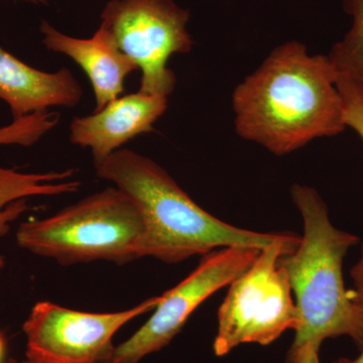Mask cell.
I'll use <instances>...</instances> for the list:
<instances>
[{
    "label": "cell",
    "mask_w": 363,
    "mask_h": 363,
    "mask_svg": "<svg viewBox=\"0 0 363 363\" xmlns=\"http://www.w3.org/2000/svg\"><path fill=\"white\" fill-rule=\"evenodd\" d=\"M338 71L298 40L274 48L233 94L234 128L276 156L345 130Z\"/></svg>",
    "instance_id": "6da1fadb"
},
{
    "label": "cell",
    "mask_w": 363,
    "mask_h": 363,
    "mask_svg": "<svg viewBox=\"0 0 363 363\" xmlns=\"http://www.w3.org/2000/svg\"><path fill=\"white\" fill-rule=\"evenodd\" d=\"M100 179L135 202L143 221L138 259L178 264L219 248H264L286 233H262L220 220L200 207L162 167L130 149L94 162Z\"/></svg>",
    "instance_id": "7a4b0ae2"
},
{
    "label": "cell",
    "mask_w": 363,
    "mask_h": 363,
    "mask_svg": "<svg viewBox=\"0 0 363 363\" xmlns=\"http://www.w3.org/2000/svg\"><path fill=\"white\" fill-rule=\"evenodd\" d=\"M291 197L302 215L304 233L297 250L279 259L290 279L300 315L293 345L347 336L363 346V314L343 279V260L359 238L333 225L328 207L310 186L296 184Z\"/></svg>",
    "instance_id": "3957f363"
},
{
    "label": "cell",
    "mask_w": 363,
    "mask_h": 363,
    "mask_svg": "<svg viewBox=\"0 0 363 363\" xmlns=\"http://www.w3.org/2000/svg\"><path fill=\"white\" fill-rule=\"evenodd\" d=\"M143 221L135 202L118 188L107 187L52 216L23 222L18 247L62 266L104 262L124 266L138 259Z\"/></svg>",
    "instance_id": "277c9868"
},
{
    "label": "cell",
    "mask_w": 363,
    "mask_h": 363,
    "mask_svg": "<svg viewBox=\"0 0 363 363\" xmlns=\"http://www.w3.org/2000/svg\"><path fill=\"white\" fill-rule=\"evenodd\" d=\"M300 241V235L286 233L262 248L252 266L229 285L217 316L216 357L228 354L240 344L269 345L289 329L297 330L300 315L279 259L297 250Z\"/></svg>",
    "instance_id": "5b68a950"
},
{
    "label": "cell",
    "mask_w": 363,
    "mask_h": 363,
    "mask_svg": "<svg viewBox=\"0 0 363 363\" xmlns=\"http://www.w3.org/2000/svg\"><path fill=\"white\" fill-rule=\"evenodd\" d=\"M189 20L188 9L174 0H111L99 28L138 67L140 91L168 98L177 83L169 60L193 48Z\"/></svg>",
    "instance_id": "8992f818"
},
{
    "label": "cell",
    "mask_w": 363,
    "mask_h": 363,
    "mask_svg": "<svg viewBox=\"0 0 363 363\" xmlns=\"http://www.w3.org/2000/svg\"><path fill=\"white\" fill-rule=\"evenodd\" d=\"M152 297L123 311L93 313L50 301L35 303L23 324L30 363H109L114 336L136 318L154 311Z\"/></svg>",
    "instance_id": "52a82bcc"
},
{
    "label": "cell",
    "mask_w": 363,
    "mask_h": 363,
    "mask_svg": "<svg viewBox=\"0 0 363 363\" xmlns=\"http://www.w3.org/2000/svg\"><path fill=\"white\" fill-rule=\"evenodd\" d=\"M260 250L231 247L203 255L187 278L160 296L152 316L130 338L116 346L109 363H138L164 350L202 303L230 285L252 266Z\"/></svg>",
    "instance_id": "ba28073f"
},
{
    "label": "cell",
    "mask_w": 363,
    "mask_h": 363,
    "mask_svg": "<svg viewBox=\"0 0 363 363\" xmlns=\"http://www.w3.org/2000/svg\"><path fill=\"white\" fill-rule=\"evenodd\" d=\"M168 109V98L142 91L121 95L100 111L74 117L69 128L72 143L89 149L93 162L106 159L138 135L152 133Z\"/></svg>",
    "instance_id": "9c48e42d"
},
{
    "label": "cell",
    "mask_w": 363,
    "mask_h": 363,
    "mask_svg": "<svg viewBox=\"0 0 363 363\" xmlns=\"http://www.w3.org/2000/svg\"><path fill=\"white\" fill-rule=\"evenodd\" d=\"M82 96V87L69 69L38 70L0 47V100L9 105L13 121L51 107L72 108Z\"/></svg>",
    "instance_id": "30bf717a"
},
{
    "label": "cell",
    "mask_w": 363,
    "mask_h": 363,
    "mask_svg": "<svg viewBox=\"0 0 363 363\" xmlns=\"http://www.w3.org/2000/svg\"><path fill=\"white\" fill-rule=\"evenodd\" d=\"M40 32L43 44L48 50L73 60L89 79L94 93V111L121 96L125 79L138 71V67L116 49L101 28H98L90 39H78L59 32L48 21H43Z\"/></svg>",
    "instance_id": "8fae6325"
},
{
    "label": "cell",
    "mask_w": 363,
    "mask_h": 363,
    "mask_svg": "<svg viewBox=\"0 0 363 363\" xmlns=\"http://www.w3.org/2000/svg\"><path fill=\"white\" fill-rule=\"evenodd\" d=\"M74 175L72 169L28 173L0 166V238L28 211V198L77 192L82 183L75 180Z\"/></svg>",
    "instance_id": "7c38bea8"
},
{
    "label": "cell",
    "mask_w": 363,
    "mask_h": 363,
    "mask_svg": "<svg viewBox=\"0 0 363 363\" xmlns=\"http://www.w3.org/2000/svg\"><path fill=\"white\" fill-rule=\"evenodd\" d=\"M343 9L351 18V26L328 56L338 73L363 87V0H343Z\"/></svg>",
    "instance_id": "4fadbf2b"
},
{
    "label": "cell",
    "mask_w": 363,
    "mask_h": 363,
    "mask_svg": "<svg viewBox=\"0 0 363 363\" xmlns=\"http://www.w3.org/2000/svg\"><path fill=\"white\" fill-rule=\"evenodd\" d=\"M60 123L58 112L44 111L14 119L9 125L0 128V147L21 145L32 147Z\"/></svg>",
    "instance_id": "5bb4252c"
},
{
    "label": "cell",
    "mask_w": 363,
    "mask_h": 363,
    "mask_svg": "<svg viewBox=\"0 0 363 363\" xmlns=\"http://www.w3.org/2000/svg\"><path fill=\"white\" fill-rule=\"evenodd\" d=\"M337 87L342 97L346 128L354 130L363 142V87L340 73H338Z\"/></svg>",
    "instance_id": "9a60e30c"
},
{
    "label": "cell",
    "mask_w": 363,
    "mask_h": 363,
    "mask_svg": "<svg viewBox=\"0 0 363 363\" xmlns=\"http://www.w3.org/2000/svg\"><path fill=\"white\" fill-rule=\"evenodd\" d=\"M320 347L313 343H305L300 346H291L286 363H320Z\"/></svg>",
    "instance_id": "2e32d148"
},
{
    "label": "cell",
    "mask_w": 363,
    "mask_h": 363,
    "mask_svg": "<svg viewBox=\"0 0 363 363\" xmlns=\"http://www.w3.org/2000/svg\"><path fill=\"white\" fill-rule=\"evenodd\" d=\"M350 274L353 281V289L350 290L352 300L363 314V245L360 259L351 269Z\"/></svg>",
    "instance_id": "e0dca14e"
},
{
    "label": "cell",
    "mask_w": 363,
    "mask_h": 363,
    "mask_svg": "<svg viewBox=\"0 0 363 363\" xmlns=\"http://www.w3.org/2000/svg\"><path fill=\"white\" fill-rule=\"evenodd\" d=\"M7 341L4 332L0 331V363L4 362V358L6 352Z\"/></svg>",
    "instance_id": "ac0fdd59"
},
{
    "label": "cell",
    "mask_w": 363,
    "mask_h": 363,
    "mask_svg": "<svg viewBox=\"0 0 363 363\" xmlns=\"http://www.w3.org/2000/svg\"><path fill=\"white\" fill-rule=\"evenodd\" d=\"M332 363H363V346L362 347V352H360V354L357 358L350 359V358L341 357Z\"/></svg>",
    "instance_id": "d6986e66"
},
{
    "label": "cell",
    "mask_w": 363,
    "mask_h": 363,
    "mask_svg": "<svg viewBox=\"0 0 363 363\" xmlns=\"http://www.w3.org/2000/svg\"><path fill=\"white\" fill-rule=\"evenodd\" d=\"M20 1L30 2L33 4H48V0H20Z\"/></svg>",
    "instance_id": "ffe728a7"
},
{
    "label": "cell",
    "mask_w": 363,
    "mask_h": 363,
    "mask_svg": "<svg viewBox=\"0 0 363 363\" xmlns=\"http://www.w3.org/2000/svg\"><path fill=\"white\" fill-rule=\"evenodd\" d=\"M2 363H30L28 360H18L16 358H9V359L4 360Z\"/></svg>",
    "instance_id": "44dd1931"
},
{
    "label": "cell",
    "mask_w": 363,
    "mask_h": 363,
    "mask_svg": "<svg viewBox=\"0 0 363 363\" xmlns=\"http://www.w3.org/2000/svg\"><path fill=\"white\" fill-rule=\"evenodd\" d=\"M4 264H6V260L2 255H0V274H1L2 269H4Z\"/></svg>",
    "instance_id": "7402d4cb"
}]
</instances>
